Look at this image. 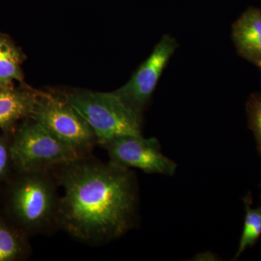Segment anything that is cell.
Here are the masks:
<instances>
[{
  "label": "cell",
  "instance_id": "52a82bcc",
  "mask_svg": "<svg viewBox=\"0 0 261 261\" xmlns=\"http://www.w3.org/2000/svg\"><path fill=\"white\" fill-rule=\"evenodd\" d=\"M178 47L174 37L169 34L163 35L150 56L136 70L130 80L113 92L128 107L142 116L163 70Z\"/></svg>",
  "mask_w": 261,
  "mask_h": 261
},
{
  "label": "cell",
  "instance_id": "2e32d148",
  "mask_svg": "<svg viewBox=\"0 0 261 261\" xmlns=\"http://www.w3.org/2000/svg\"><path fill=\"white\" fill-rule=\"evenodd\" d=\"M260 70H261V68H260Z\"/></svg>",
  "mask_w": 261,
  "mask_h": 261
},
{
  "label": "cell",
  "instance_id": "4fadbf2b",
  "mask_svg": "<svg viewBox=\"0 0 261 261\" xmlns=\"http://www.w3.org/2000/svg\"><path fill=\"white\" fill-rule=\"evenodd\" d=\"M249 126L255 135L257 150L261 155V94H252L247 103Z\"/></svg>",
  "mask_w": 261,
  "mask_h": 261
},
{
  "label": "cell",
  "instance_id": "7a4b0ae2",
  "mask_svg": "<svg viewBox=\"0 0 261 261\" xmlns=\"http://www.w3.org/2000/svg\"><path fill=\"white\" fill-rule=\"evenodd\" d=\"M60 186L51 170L15 172L3 185L0 212L29 238L59 229Z\"/></svg>",
  "mask_w": 261,
  "mask_h": 261
},
{
  "label": "cell",
  "instance_id": "6da1fadb",
  "mask_svg": "<svg viewBox=\"0 0 261 261\" xmlns=\"http://www.w3.org/2000/svg\"><path fill=\"white\" fill-rule=\"evenodd\" d=\"M51 171L63 190L58 226L70 238L101 246L134 227L138 187L130 168L103 163L90 154Z\"/></svg>",
  "mask_w": 261,
  "mask_h": 261
},
{
  "label": "cell",
  "instance_id": "8992f818",
  "mask_svg": "<svg viewBox=\"0 0 261 261\" xmlns=\"http://www.w3.org/2000/svg\"><path fill=\"white\" fill-rule=\"evenodd\" d=\"M106 149L109 162L124 168H136L147 173L173 176L176 163L163 155L159 141L141 136L115 137L101 146Z\"/></svg>",
  "mask_w": 261,
  "mask_h": 261
},
{
  "label": "cell",
  "instance_id": "ba28073f",
  "mask_svg": "<svg viewBox=\"0 0 261 261\" xmlns=\"http://www.w3.org/2000/svg\"><path fill=\"white\" fill-rule=\"evenodd\" d=\"M232 39L238 54L261 68V10L250 7L233 23Z\"/></svg>",
  "mask_w": 261,
  "mask_h": 261
},
{
  "label": "cell",
  "instance_id": "7c38bea8",
  "mask_svg": "<svg viewBox=\"0 0 261 261\" xmlns=\"http://www.w3.org/2000/svg\"><path fill=\"white\" fill-rule=\"evenodd\" d=\"M243 202L245 208V221L240 245L233 260H238L248 247H253L261 236V207L252 208L250 192L244 197Z\"/></svg>",
  "mask_w": 261,
  "mask_h": 261
},
{
  "label": "cell",
  "instance_id": "9c48e42d",
  "mask_svg": "<svg viewBox=\"0 0 261 261\" xmlns=\"http://www.w3.org/2000/svg\"><path fill=\"white\" fill-rule=\"evenodd\" d=\"M37 92L0 87V128L11 135L17 123L30 117Z\"/></svg>",
  "mask_w": 261,
  "mask_h": 261
},
{
  "label": "cell",
  "instance_id": "5b68a950",
  "mask_svg": "<svg viewBox=\"0 0 261 261\" xmlns=\"http://www.w3.org/2000/svg\"><path fill=\"white\" fill-rule=\"evenodd\" d=\"M29 118L80 156L92 154L97 145L88 123L63 98L38 92Z\"/></svg>",
  "mask_w": 261,
  "mask_h": 261
},
{
  "label": "cell",
  "instance_id": "30bf717a",
  "mask_svg": "<svg viewBox=\"0 0 261 261\" xmlns=\"http://www.w3.org/2000/svg\"><path fill=\"white\" fill-rule=\"evenodd\" d=\"M29 237L0 212V261H24L32 254Z\"/></svg>",
  "mask_w": 261,
  "mask_h": 261
},
{
  "label": "cell",
  "instance_id": "3957f363",
  "mask_svg": "<svg viewBox=\"0 0 261 261\" xmlns=\"http://www.w3.org/2000/svg\"><path fill=\"white\" fill-rule=\"evenodd\" d=\"M65 99L93 130L97 145L115 137L142 135V116L128 107L114 92L74 91Z\"/></svg>",
  "mask_w": 261,
  "mask_h": 261
},
{
  "label": "cell",
  "instance_id": "277c9868",
  "mask_svg": "<svg viewBox=\"0 0 261 261\" xmlns=\"http://www.w3.org/2000/svg\"><path fill=\"white\" fill-rule=\"evenodd\" d=\"M11 154L15 172L48 171L81 157L30 118L12 134Z\"/></svg>",
  "mask_w": 261,
  "mask_h": 261
},
{
  "label": "cell",
  "instance_id": "9a60e30c",
  "mask_svg": "<svg viewBox=\"0 0 261 261\" xmlns=\"http://www.w3.org/2000/svg\"><path fill=\"white\" fill-rule=\"evenodd\" d=\"M2 192H3V185H0V211H1Z\"/></svg>",
  "mask_w": 261,
  "mask_h": 261
},
{
  "label": "cell",
  "instance_id": "8fae6325",
  "mask_svg": "<svg viewBox=\"0 0 261 261\" xmlns=\"http://www.w3.org/2000/svg\"><path fill=\"white\" fill-rule=\"evenodd\" d=\"M21 53L8 37L0 35V87H12L23 80Z\"/></svg>",
  "mask_w": 261,
  "mask_h": 261
},
{
  "label": "cell",
  "instance_id": "5bb4252c",
  "mask_svg": "<svg viewBox=\"0 0 261 261\" xmlns=\"http://www.w3.org/2000/svg\"><path fill=\"white\" fill-rule=\"evenodd\" d=\"M15 173L11 154V135H0V185H4Z\"/></svg>",
  "mask_w": 261,
  "mask_h": 261
}]
</instances>
